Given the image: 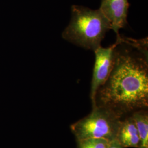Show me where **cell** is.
<instances>
[{"label": "cell", "instance_id": "cell-1", "mask_svg": "<svg viewBox=\"0 0 148 148\" xmlns=\"http://www.w3.org/2000/svg\"><path fill=\"white\" fill-rule=\"evenodd\" d=\"M112 69L98 90L96 106L123 113L148 106V56L116 41Z\"/></svg>", "mask_w": 148, "mask_h": 148}, {"label": "cell", "instance_id": "cell-2", "mask_svg": "<svg viewBox=\"0 0 148 148\" xmlns=\"http://www.w3.org/2000/svg\"><path fill=\"white\" fill-rule=\"evenodd\" d=\"M69 24L62 32L66 41L93 52L101 46L110 23L99 9L93 10L81 5L71 6Z\"/></svg>", "mask_w": 148, "mask_h": 148}, {"label": "cell", "instance_id": "cell-3", "mask_svg": "<svg viewBox=\"0 0 148 148\" xmlns=\"http://www.w3.org/2000/svg\"><path fill=\"white\" fill-rule=\"evenodd\" d=\"M121 114L108 108L97 106L87 116L75 122L71 129L77 141L88 138L116 139Z\"/></svg>", "mask_w": 148, "mask_h": 148}, {"label": "cell", "instance_id": "cell-4", "mask_svg": "<svg viewBox=\"0 0 148 148\" xmlns=\"http://www.w3.org/2000/svg\"><path fill=\"white\" fill-rule=\"evenodd\" d=\"M116 43L109 47L100 46L94 51L95 63L91 82L90 98L93 108L96 106L95 97L99 88L105 84L112 69L114 62V49Z\"/></svg>", "mask_w": 148, "mask_h": 148}, {"label": "cell", "instance_id": "cell-5", "mask_svg": "<svg viewBox=\"0 0 148 148\" xmlns=\"http://www.w3.org/2000/svg\"><path fill=\"white\" fill-rule=\"evenodd\" d=\"M130 4L128 0H101L99 10L109 21L113 30L119 37V30L127 25Z\"/></svg>", "mask_w": 148, "mask_h": 148}, {"label": "cell", "instance_id": "cell-6", "mask_svg": "<svg viewBox=\"0 0 148 148\" xmlns=\"http://www.w3.org/2000/svg\"><path fill=\"white\" fill-rule=\"evenodd\" d=\"M116 139L123 148H140V138L136 123L132 117L128 118L124 121H121Z\"/></svg>", "mask_w": 148, "mask_h": 148}, {"label": "cell", "instance_id": "cell-7", "mask_svg": "<svg viewBox=\"0 0 148 148\" xmlns=\"http://www.w3.org/2000/svg\"><path fill=\"white\" fill-rule=\"evenodd\" d=\"M140 138V148H148V115L144 110L136 112L132 117Z\"/></svg>", "mask_w": 148, "mask_h": 148}, {"label": "cell", "instance_id": "cell-8", "mask_svg": "<svg viewBox=\"0 0 148 148\" xmlns=\"http://www.w3.org/2000/svg\"><path fill=\"white\" fill-rule=\"evenodd\" d=\"M116 41L125 43L131 47L136 49L144 55L148 56V37H145L142 39H134L131 37H125L120 36L116 38Z\"/></svg>", "mask_w": 148, "mask_h": 148}, {"label": "cell", "instance_id": "cell-9", "mask_svg": "<svg viewBox=\"0 0 148 148\" xmlns=\"http://www.w3.org/2000/svg\"><path fill=\"white\" fill-rule=\"evenodd\" d=\"M111 142L103 138H88L78 141L79 148H109Z\"/></svg>", "mask_w": 148, "mask_h": 148}, {"label": "cell", "instance_id": "cell-10", "mask_svg": "<svg viewBox=\"0 0 148 148\" xmlns=\"http://www.w3.org/2000/svg\"><path fill=\"white\" fill-rule=\"evenodd\" d=\"M109 148H123L117 139L112 140L110 142Z\"/></svg>", "mask_w": 148, "mask_h": 148}]
</instances>
